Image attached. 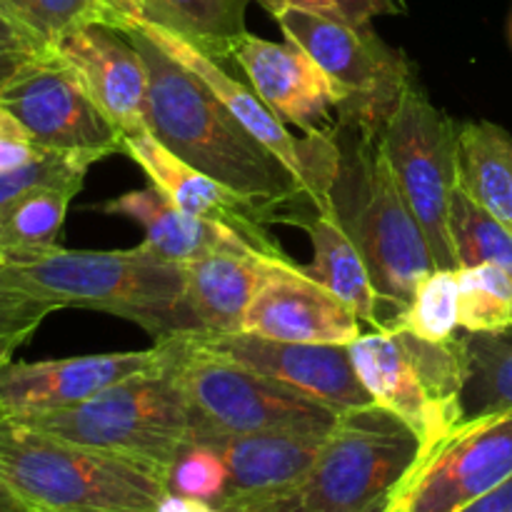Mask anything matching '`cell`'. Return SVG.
<instances>
[{
    "label": "cell",
    "mask_w": 512,
    "mask_h": 512,
    "mask_svg": "<svg viewBox=\"0 0 512 512\" xmlns=\"http://www.w3.org/2000/svg\"><path fill=\"white\" fill-rule=\"evenodd\" d=\"M95 210L115 215V218L120 215V218L143 225L145 238L138 248L175 265H188L193 260L210 258V255L260 253L238 230L180 210L155 185L105 200V203L95 205Z\"/></svg>",
    "instance_id": "21"
},
{
    "label": "cell",
    "mask_w": 512,
    "mask_h": 512,
    "mask_svg": "<svg viewBox=\"0 0 512 512\" xmlns=\"http://www.w3.org/2000/svg\"><path fill=\"white\" fill-rule=\"evenodd\" d=\"M193 415V443L220 435H330L343 410L205 348L195 333L168 340Z\"/></svg>",
    "instance_id": "6"
},
{
    "label": "cell",
    "mask_w": 512,
    "mask_h": 512,
    "mask_svg": "<svg viewBox=\"0 0 512 512\" xmlns=\"http://www.w3.org/2000/svg\"><path fill=\"white\" fill-rule=\"evenodd\" d=\"M123 33L148 65V130L165 148L253 200L265 213V223H283L285 215L303 205H320L193 73L175 63L135 23Z\"/></svg>",
    "instance_id": "1"
},
{
    "label": "cell",
    "mask_w": 512,
    "mask_h": 512,
    "mask_svg": "<svg viewBox=\"0 0 512 512\" xmlns=\"http://www.w3.org/2000/svg\"><path fill=\"white\" fill-rule=\"evenodd\" d=\"M378 138L428 238L435 265L458 270L450 238V208L458 190V123L428 98L415 78L400 95Z\"/></svg>",
    "instance_id": "9"
},
{
    "label": "cell",
    "mask_w": 512,
    "mask_h": 512,
    "mask_svg": "<svg viewBox=\"0 0 512 512\" xmlns=\"http://www.w3.org/2000/svg\"><path fill=\"white\" fill-rule=\"evenodd\" d=\"M48 53L40 40H35L23 25L0 10V88L30 60Z\"/></svg>",
    "instance_id": "36"
},
{
    "label": "cell",
    "mask_w": 512,
    "mask_h": 512,
    "mask_svg": "<svg viewBox=\"0 0 512 512\" xmlns=\"http://www.w3.org/2000/svg\"><path fill=\"white\" fill-rule=\"evenodd\" d=\"M120 153L138 163L140 170L148 175L150 185H155L180 210L238 230L260 253L270 255V258H288L280 250V245L270 240L268 230H265V225H268L265 213L253 200L243 198L235 190L225 188L223 183L185 163L173 150L165 148L153 133L123 138Z\"/></svg>",
    "instance_id": "18"
},
{
    "label": "cell",
    "mask_w": 512,
    "mask_h": 512,
    "mask_svg": "<svg viewBox=\"0 0 512 512\" xmlns=\"http://www.w3.org/2000/svg\"><path fill=\"white\" fill-rule=\"evenodd\" d=\"M228 485V468L215 448L208 443H190L168 475V488L188 498L205 500L218 508Z\"/></svg>",
    "instance_id": "33"
},
{
    "label": "cell",
    "mask_w": 512,
    "mask_h": 512,
    "mask_svg": "<svg viewBox=\"0 0 512 512\" xmlns=\"http://www.w3.org/2000/svg\"><path fill=\"white\" fill-rule=\"evenodd\" d=\"M285 40L300 45L320 65L338 95L345 123L380 133L415 80L413 65L370 25H350L308 10L285 8L273 15Z\"/></svg>",
    "instance_id": "10"
},
{
    "label": "cell",
    "mask_w": 512,
    "mask_h": 512,
    "mask_svg": "<svg viewBox=\"0 0 512 512\" xmlns=\"http://www.w3.org/2000/svg\"><path fill=\"white\" fill-rule=\"evenodd\" d=\"M458 512H512V478L500 483L490 493L480 495L478 500L468 505V508Z\"/></svg>",
    "instance_id": "39"
},
{
    "label": "cell",
    "mask_w": 512,
    "mask_h": 512,
    "mask_svg": "<svg viewBox=\"0 0 512 512\" xmlns=\"http://www.w3.org/2000/svg\"><path fill=\"white\" fill-rule=\"evenodd\" d=\"M288 225H300L313 243V263L300 265L305 275L325 290L348 303L360 320L370 328H380V300L370 278L368 263L348 230L335 218L333 208L305 205L285 218Z\"/></svg>",
    "instance_id": "23"
},
{
    "label": "cell",
    "mask_w": 512,
    "mask_h": 512,
    "mask_svg": "<svg viewBox=\"0 0 512 512\" xmlns=\"http://www.w3.org/2000/svg\"><path fill=\"white\" fill-rule=\"evenodd\" d=\"M333 135L340 160L330 188V208L363 253L380 305L395 315L438 265L378 133L338 120Z\"/></svg>",
    "instance_id": "3"
},
{
    "label": "cell",
    "mask_w": 512,
    "mask_h": 512,
    "mask_svg": "<svg viewBox=\"0 0 512 512\" xmlns=\"http://www.w3.org/2000/svg\"><path fill=\"white\" fill-rule=\"evenodd\" d=\"M0 478L35 512H155L168 480L115 453L0 418Z\"/></svg>",
    "instance_id": "4"
},
{
    "label": "cell",
    "mask_w": 512,
    "mask_h": 512,
    "mask_svg": "<svg viewBox=\"0 0 512 512\" xmlns=\"http://www.w3.org/2000/svg\"><path fill=\"white\" fill-rule=\"evenodd\" d=\"M510 38H512V20H510Z\"/></svg>",
    "instance_id": "44"
},
{
    "label": "cell",
    "mask_w": 512,
    "mask_h": 512,
    "mask_svg": "<svg viewBox=\"0 0 512 512\" xmlns=\"http://www.w3.org/2000/svg\"><path fill=\"white\" fill-rule=\"evenodd\" d=\"M423 460L418 435L378 405L343 410L300 485L305 512H385Z\"/></svg>",
    "instance_id": "8"
},
{
    "label": "cell",
    "mask_w": 512,
    "mask_h": 512,
    "mask_svg": "<svg viewBox=\"0 0 512 512\" xmlns=\"http://www.w3.org/2000/svg\"><path fill=\"white\" fill-rule=\"evenodd\" d=\"M458 323L463 333L512 328V273L495 263L458 268Z\"/></svg>",
    "instance_id": "29"
},
{
    "label": "cell",
    "mask_w": 512,
    "mask_h": 512,
    "mask_svg": "<svg viewBox=\"0 0 512 512\" xmlns=\"http://www.w3.org/2000/svg\"><path fill=\"white\" fill-rule=\"evenodd\" d=\"M458 185L512 233V135L488 120L458 123Z\"/></svg>",
    "instance_id": "24"
},
{
    "label": "cell",
    "mask_w": 512,
    "mask_h": 512,
    "mask_svg": "<svg viewBox=\"0 0 512 512\" xmlns=\"http://www.w3.org/2000/svg\"><path fill=\"white\" fill-rule=\"evenodd\" d=\"M100 5L113 15L118 30H125L130 23L143 18V0H100Z\"/></svg>",
    "instance_id": "40"
},
{
    "label": "cell",
    "mask_w": 512,
    "mask_h": 512,
    "mask_svg": "<svg viewBox=\"0 0 512 512\" xmlns=\"http://www.w3.org/2000/svg\"><path fill=\"white\" fill-rule=\"evenodd\" d=\"M260 5L270 15L285 8H298L350 25H370L378 15H398L405 10L403 0H260Z\"/></svg>",
    "instance_id": "35"
},
{
    "label": "cell",
    "mask_w": 512,
    "mask_h": 512,
    "mask_svg": "<svg viewBox=\"0 0 512 512\" xmlns=\"http://www.w3.org/2000/svg\"><path fill=\"white\" fill-rule=\"evenodd\" d=\"M218 512H305V505H303V498H300V490H293V493L253 500V503L233 505V508H223Z\"/></svg>",
    "instance_id": "38"
},
{
    "label": "cell",
    "mask_w": 512,
    "mask_h": 512,
    "mask_svg": "<svg viewBox=\"0 0 512 512\" xmlns=\"http://www.w3.org/2000/svg\"><path fill=\"white\" fill-rule=\"evenodd\" d=\"M53 303L35 300L30 295L0 288V363L10 360V355L43 325L50 313H55Z\"/></svg>",
    "instance_id": "34"
},
{
    "label": "cell",
    "mask_w": 512,
    "mask_h": 512,
    "mask_svg": "<svg viewBox=\"0 0 512 512\" xmlns=\"http://www.w3.org/2000/svg\"><path fill=\"white\" fill-rule=\"evenodd\" d=\"M155 512H218L213 503H205V500L188 498V495H180L168 490L165 498L158 503V510Z\"/></svg>",
    "instance_id": "41"
},
{
    "label": "cell",
    "mask_w": 512,
    "mask_h": 512,
    "mask_svg": "<svg viewBox=\"0 0 512 512\" xmlns=\"http://www.w3.org/2000/svg\"><path fill=\"white\" fill-rule=\"evenodd\" d=\"M270 255H210L183 265V313L195 335H233L243 330L250 303Z\"/></svg>",
    "instance_id": "22"
},
{
    "label": "cell",
    "mask_w": 512,
    "mask_h": 512,
    "mask_svg": "<svg viewBox=\"0 0 512 512\" xmlns=\"http://www.w3.org/2000/svg\"><path fill=\"white\" fill-rule=\"evenodd\" d=\"M380 328L403 330L430 343H450L463 330L458 323V270L435 268L415 288L405 308L390 315Z\"/></svg>",
    "instance_id": "28"
},
{
    "label": "cell",
    "mask_w": 512,
    "mask_h": 512,
    "mask_svg": "<svg viewBox=\"0 0 512 512\" xmlns=\"http://www.w3.org/2000/svg\"><path fill=\"white\" fill-rule=\"evenodd\" d=\"M135 25L175 63L193 73L218 98V103L308 188V193L320 205H330V188H333L340 160L335 135L315 130V133H305V138H295L285 128L283 120L258 98V93L233 78L218 60L208 58L183 38L158 25L145 23V20H135Z\"/></svg>",
    "instance_id": "12"
},
{
    "label": "cell",
    "mask_w": 512,
    "mask_h": 512,
    "mask_svg": "<svg viewBox=\"0 0 512 512\" xmlns=\"http://www.w3.org/2000/svg\"><path fill=\"white\" fill-rule=\"evenodd\" d=\"M463 420L512 408V328L463 333Z\"/></svg>",
    "instance_id": "26"
},
{
    "label": "cell",
    "mask_w": 512,
    "mask_h": 512,
    "mask_svg": "<svg viewBox=\"0 0 512 512\" xmlns=\"http://www.w3.org/2000/svg\"><path fill=\"white\" fill-rule=\"evenodd\" d=\"M163 363V345L133 353L0 363V418H25L85 403L110 385Z\"/></svg>",
    "instance_id": "15"
},
{
    "label": "cell",
    "mask_w": 512,
    "mask_h": 512,
    "mask_svg": "<svg viewBox=\"0 0 512 512\" xmlns=\"http://www.w3.org/2000/svg\"><path fill=\"white\" fill-rule=\"evenodd\" d=\"M460 335L450 343H430L403 330L373 328L348 345L363 388L378 408L398 415L418 435L423 458L463 423Z\"/></svg>",
    "instance_id": "7"
},
{
    "label": "cell",
    "mask_w": 512,
    "mask_h": 512,
    "mask_svg": "<svg viewBox=\"0 0 512 512\" xmlns=\"http://www.w3.org/2000/svg\"><path fill=\"white\" fill-rule=\"evenodd\" d=\"M0 288L88 308L140 325L155 343L190 333L183 313L185 270L143 248L0 250Z\"/></svg>",
    "instance_id": "2"
},
{
    "label": "cell",
    "mask_w": 512,
    "mask_h": 512,
    "mask_svg": "<svg viewBox=\"0 0 512 512\" xmlns=\"http://www.w3.org/2000/svg\"><path fill=\"white\" fill-rule=\"evenodd\" d=\"M388 508H390V505H388Z\"/></svg>",
    "instance_id": "45"
},
{
    "label": "cell",
    "mask_w": 512,
    "mask_h": 512,
    "mask_svg": "<svg viewBox=\"0 0 512 512\" xmlns=\"http://www.w3.org/2000/svg\"><path fill=\"white\" fill-rule=\"evenodd\" d=\"M158 345H163L158 368L120 380L85 403L15 420L55 438L128 458L168 480L178 455L193 443V415L170 363L168 343Z\"/></svg>",
    "instance_id": "5"
},
{
    "label": "cell",
    "mask_w": 512,
    "mask_h": 512,
    "mask_svg": "<svg viewBox=\"0 0 512 512\" xmlns=\"http://www.w3.org/2000/svg\"><path fill=\"white\" fill-rule=\"evenodd\" d=\"M50 53L78 78L100 113L123 138L148 130V65L123 30L90 23L73 30Z\"/></svg>",
    "instance_id": "16"
},
{
    "label": "cell",
    "mask_w": 512,
    "mask_h": 512,
    "mask_svg": "<svg viewBox=\"0 0 512 512\" xmlns=\"http://www.w3.org/2000/svg\"><path fill=\"white\" fill-rule=\"evenodd\" d=\"M240 333L313 345H350L363 320L330 290L315 283L290 258H268L260 288Z\"/></svg>",
    "instance_id": "14"
},
{
    "label": "cell",
    "mask_w": 512,
    "mask_h": 512,
    "mask_svg": "<svg viewBox=\"0 0 512 512\" xmlns=\"http://www.w3.org/2000/svg\"><path fill=\"white\" fill-rule=\"evenodd\" d=\"M512 478V408L468 418L400 488L405 512H458Z\"/></svg>",
    "instance_id": "13"
},
{
    "label": "cell",
    "mask_w": 512,
    "mask_h": 512,
    "mask_svg": "<svg viewBox=\"0 0 512 512\" xmlns=\"http://www.w3.org/2000/svg\"><path fill=\"white\" fill-rule=\"evenodd\" d=\"M90 165L58 153H40L23 168L0 173V225L10 210L35 188L55 183H83Z\"/></svg>",
    "instance_id": "32"
},
{
    "label": "cell",
    "mask_w": 512,
    "mask_h": 512,
    "mask_svg": "<svg viewBox=\"0 0 512 512\" xmlns=\"http://www.w3.org/2000/svg\"><path fill=\"white\" fill-rule=\"evenodd\" d=\"M43 150L35 148L28 130L13 118L5 108H0V173L23 168L35 160Z\"/></svg>",
    "instance_id": "37"
},
{
    "label": "cell",
    "mask_w": 512,
    "mask_h": 512,
    "mask_svg": "<svg viewBox=\"0 0 512 512\" xmlns=\"http://www.w3.org/2000/svg\"><path fill=\"white\" fill-rule=\"evenodd\" d=\"M233 63L248 75L250 88L283 120L305 133L320 130L330 108H338V95L328 75L300 45L273 43L258 35H245Z\"/></svg>",
    "instance_id": "19"
},
{
    "label": "cell",
    "mask_w": 512,
    "mask_h": 512,
    "mask_svg": "<svg viewBox=\"0 0 512 512\" xmlns=\"http://www.w3.org/2000/svg\"><path fill=\"white\" fill-rule=\"evenodd\" d=\"M250 0H143L145 23H153L198 48L220 65L233 63L248 35L245 10Z\"/></svg>",
    "instance_id": "25"
},
{
    "label": "cell",
    "mask_w": 512,
    "mask_h": 512,
    "mask_svg": "<svg viewBox=\"0 0 512 512\" xmlns=\"http://www.w3.org/2000/svg\"><path fill=\"white\" fill-rule=\"evenodd\" d=\"M0 512H35V510L30 508V505L25 503V500L20 498V495L15 493L3 478H0Z\"/></svg>",
    "instance_id": "42"
},
{
    "label": "cell",
    "mask_w": 512,
    "mask_h": 512,
    "mask_svg": "<svg viewBox=\"0 0 512 512\" xmlns=\"http://www.w3.org/2000/svg\"><path fill=\"white\" fill-rule=\"evenodd\" d=\"M205 348L233 363L280 380L338 410L375 405L360 383L348 345H313L270 340L260 335H198Z\"/></svg>",
    "instance_id": "17"
},
{
    "label": "cell",
    "mask_w": 512,
    "mask_h": 512,
    "mask_svg": "<svg viewBox=\"0 0 512 512\" xmlns=\"http://www.w3.org/2000/svg\"><path fill=\"white\" fill-rule=\"evenodd\" d=\"M0 108L28 130L43 153L93 165L123 150V133L50 50L25 63L0 88Z\"/></svg>",
    "instance_id": "11"
},
{
    "label": "cell",
    "mask_w": 512,
    "mask_h": 512,
    "mask_svg": "<svg viewBox=\"0 0 512 512\" xmlns=\"http://www.w3.org/2000/svg\"><path fill=\"white\" fill-rule=\"evenodd\" d=\"M450 238L460 268L495 263L512 273V233L470 195L455 190L450 208Z\"/></svg>",
    "instance_id": "30"
},
{
    "label": "cell",
    "mask_w": 512,
    "mask_h": 512,
    "mask_svg": "<svg viewBox=\"0 0 512 512\" xmlns=\"http://www.w3.org/2000/svg\"><path fill=\"white\" fill-rule=\"evenodd\" d=\"M385 512H405L403 505H400V493L395 495V500H393V503H390V508L385 510Z\"/></svg>",
    "instance_id": "43"
},
{
    "label": "cell",
    "mask_w": 512,
    "mask_h": 512,
    "mask_svg": "<svg viewBox=\"0 0 512 512\" xmlns=\"http://www.w3.org/2000/svg\"><path fill=\"white\" fill-rule=\"evenodd\" d=\"M0 10L48 50L83 25L105 23L115 28L113 15L100 0H0Z\"/></svg>",
    "instance_id": "31"
},
{
    "label": "cell",
    "mask_w": 512,
    "mask_h": 512,
    "mask_svg": "<svg viewBox=\"0 0 512 512\" xmlns=\"http://www.w3.org/2000/svg\"><path fill=\"white\" fill-rule=\"evenodd\" d=\"M80 190L83 183H55L30 190L0 225V250H38L58 245L70 200Z\"/></svg>",
    "instance_id": "27"
},
{
    "label": "cell",
    "mask_w": 512,
    "mask_h": 512,
    "mask_svg": "<svg viewBox=\"0 0 512 512\" xmlns=\"http://www.w3.org/2000/svg\"><path fill=\"white\" fill-rule=\"evenodd\" d=\"M328 435L250 433L203 440L228 468V485L218 510L300 490Z\"/></svg>",
    "instance_id": "20"
}]
</instances>
